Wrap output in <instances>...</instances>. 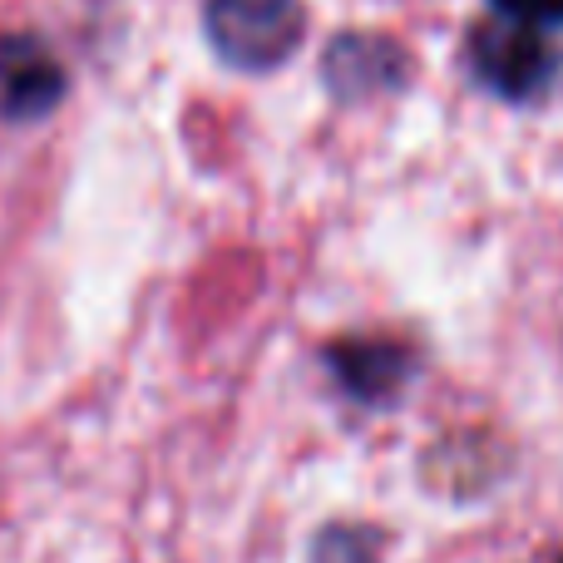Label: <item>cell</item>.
<instances>
[{
  "mask_svg": "<svg viewBox=\"0 0 563 563\" xmlns=\"http://www.w3.org/2000/svg\"><path fill=\"white\" fill-rule=\"evenodd\" d=\"M203 30L223 65L263 75L301 45L307 10H301V0H208Z\"/></svg>",
  "mask_w": 563,
  "mask_h": 563,
  "instance_id": "1",
  "label": "cell"
},
{
  "mask_svg": "<svg viewBox=\"0 0 563 563\" xmlns=\"http://www.w3.org/2000/svg\"><path fill=\"white\" fill-rule=\"evenodd\" d=\"M465 59H470V75H475L489 95L509 99V104L539 99L559 75L554 40L534 25H515V20H499V15L479 20V25L470 30Z\"/></svg>",
  "mask_w": 563,
  "mask_h": 563,
  "instance_id": "2",
  "label": "cell"
},
{
  "mask_svg": "<svg viewBox=\"0 0 563 563\" xmlns=\"http://www.w3.org/2000/svg\"><path fill=\"white\" fill-rule=\"evenodd\" d=\"M65 65L35 35H0V124L45 119L65 99Z\"/></svg>",
  "mask_w": 563,
  "mask_h": 563,
  "instance_id": "3",
  "label": "cell"
},
{
  "mask_svg": "<svg viewBox=\"0 0 563 563\" xmlns=\"http://www.w3.org/2000/svg\"><path fill=\"white\" fill-rule=\"evenodd\" d=\"M499 20H515V25H534L549 30L563 20V0H489Z\"/></svg>",
  "mask_w": 563,
  "mask_h": 563,
  "instance_id": "4",
  "label": "cell"
}]
</instances>
